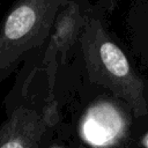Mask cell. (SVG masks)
I'll return each mask as SVG.
<instances>
[{"label": "cell", "mask_w": 148, "mask_h": 148, "mask_svg": "<svg viewBox=\"0 0 148 148\" xmlns=\"http://www.w3.org/2000/svg\"><path fill=\"white\" fill-rule=\"evenodd\" d=\"M81 128L83 138L90 146L109 148L126 134L127 121L117 106L102 102L87 111Z\"/></svg>", "instance_id": "obj_5"}, {"label": "cell", "mask_w": 148, "mask_h": 148, "mask_svg": "<svg viewBox=\"0 0 148 148\" xmlns=\"http://www.w3.org/2000/svg\"><path fill=\"white\" fill-rule=\"evenodd\" d=\"M79 148H103V147H95V146H80Z\"/></svg>", "instance_id": "obj_6"}, {"label": "cell", "mask_w": 148, "mask_h": 148, "mask_svg": "<svg viewBox=\"0 0 148 148\" xmlns=\"http://www.w3.org/2000/svg\"><path fill=\"white\" fill-rule=\"evenodd\" d=\"M86 15L79 1L68 0L59 10L49 39L46 40L44 58L42 64L46 66L47 74V97L56 99V71H57V57L60 54L62 61L67 56L69 49L77 39L80 31L83 28Z\"/></svg>", "instance_id": "obj_4"}, {"label": "cell", "mask_w": 148, "mask_h": 148, "mask_svg": "<svg viewBox=\"0 0 148 148\" xmlns=\"http://www.w3.org/2000/svg\"><path fill=\"white\" fill-rule=\"evenodd\" d=\"M81 44L91 81L110 89L131 108L135 116L147 114L145 84L99 20L86 15Z\"/></svg>", "instance_id": "obj_1"}, {"label": "cell", "mask_w": 148, "mask_h": 148, "mask_svg": "<svg viewBox=\"0 0 148 148\" xmlns=\"http://www.w3.org/2000/svg\"><path fill=\"white\" fill-rule=\"evenodd\" d=\"M0 148H43L59 119L58 104L30 84L14 87L5 98Z\"/></svg>", "instance_id": "obj_3"}, {"label": "cell", "mask_w": 148, "mask_h": 148, "mask_svg": "<svg viewBox=\"0 0 148 148\" xmlns=\"http://www.w3.org/2000/svg\"><path fill=\"white\" fill-rule=\"evenodd\" d=\"M68 0H16L0 23V83L49 39Z\"/></svg>", "instance_id": "obj_2"}, {"label": "cell", "mask_w": 148, "mask_h": 148, "mask_svg": "<svg viewBox=\"0 0 148 148\" xmlns=\"http://www.w3.org/2000/svg\"><path fill=\"white\" fill-rule=\"evenodd\" d=\"M146 145H147V147H148V135H147V141H146Z\"/></svg>", "instance_id": "obj_7"}]
</instances>
